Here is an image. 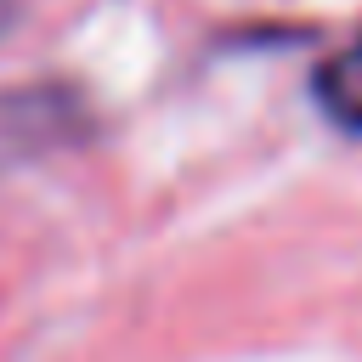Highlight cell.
Returning a JSON list of instances; mask_svg holds the SVG:
<instances>
[{"mask_svg":"<svg viewBox=\"0 0 362 362\" xmlns=\"http://www.w3.org/2000/svg\"><path fill=\"white\" fill-rule=\"evenodd\" d=\"M311 96L322 107V119L345 136H362V34L345 40L339 51H328L311 74Z\"/></svg>","mask_w":362,"mask_h":362,"instance_id":"obj_2","label":"cell"},{"mask_svg":"<svg viewBox=\"0 0 362 362\" xmlns=\"http://www.w3.org/2000/svg\"><path fill=\"white\" fill-rule=\"evenodd\" d=\"M96 136V107L79 85L40 79L0 90V164H34Z\"/></svg>","mask_w":362,"mask_h":362,"instance_id":"obj_1","label":"cell"}]
</instances>
